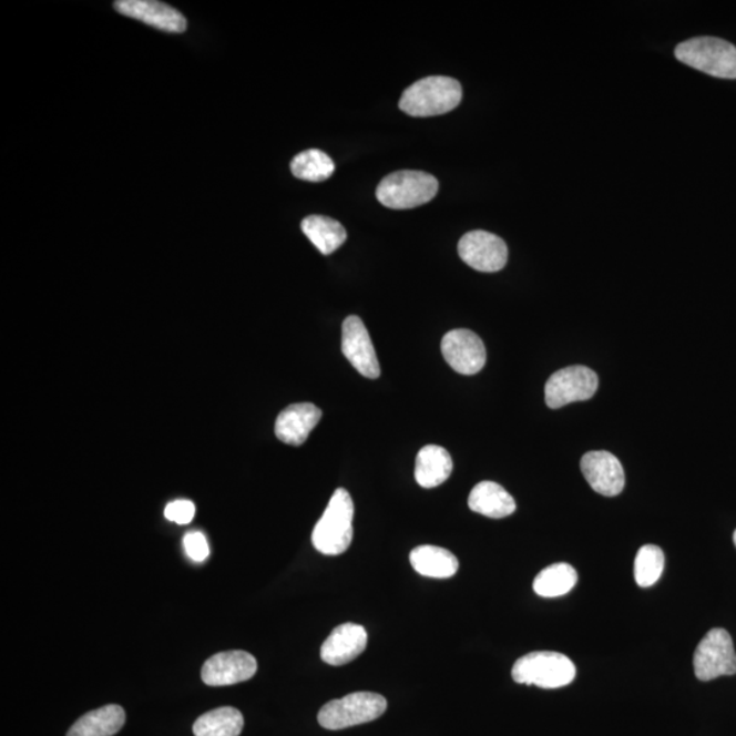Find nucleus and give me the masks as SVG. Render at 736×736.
<instances>
[{
  "label": "nucleus",
  "mask_w": 736,
  "mask_h": 736,
  "mask_svg": "<svg viewBox=\"0 0 736 736\" xmlns=\"http://www.w3.org/2000/svg\"><path fill=\"white\" fill-rule=\"evenodd\" d=\"M599 388L597 374L585 366H570L552 374L545 384V402L551 409L586 401Z\"/></svg>",
  "instance_id": "obj_8"
},
{
  "label": "nucleus",
  "mask_w": 736,
  "mask_h": 736,
  "mask_svg": "<svg viewBox=\"0 0 736 736\" xmlns=\"http://www.w3.org/2000/svg\"><path fill=\"white\" fill-rule=\"evenodd\" d=\"M664 552L655 544L643 545L634 561V579L641 587L655 585L664 570Z\"/></svg>",
  "instance_id": "obj_25"
},
{
  "label": "nucleus",
  "mask_w": 736,
  "mask_h": 736,
  "mask_svg": "<svg viewBox=\"0 0 736 736\" xmlns=\"http://www.w3.org/2000/svg\"><path fill=\"white\" fill-rule=\"evenodd\" d=\"M459 254L472 269L484 273L502 270L509 257L507 243L485 231H472L462 236Z\"/></svg>",
  "instance_id": "obj_9"
},
{
  "label": "nucleus",
  "mask_w": 736,
  "mask_h": 736,
  "mask_svg": "<svg viewBox=\"0 0 736 736\" xmlns=\"http://www.w3.org/2000/svg\"><path fill=\"white\" fill-rule=\"evenodd\" d=\"M164 514L165 519L176 522V524L186 525L194 519L195 507L192 501H175L167 504Z\"/></svg>",
  "instance_id": "obj_27"
},
{
  "label": "nucleus",
  "mask_w": 736,
  "mask_h": 736,
  "mask_svg": "<svg viewBox=\"0 0 736 736\" xmlns=\"http://www.w3.org/2000/svg\"><path fill=\"white\" fill-rule=\"evenodd\" d=\"M303 233L316 246L319 253L330 255L347 241V231L335 218L313 215L301 222Z\"/></svg>",
  "instance_id": "obj_21"
},
{
  "label": "nucleus",
  "mask_w": 736,
  "mask_h": 736,
  "mask_svg": "<svg viewBox=\"0 0 736 736\" xmlns=\"http://www.w3.org/2000/svg\"><path fill=\"white\" fill-rule=\"evenodd\" d=\"M341 351L361 376L370 379L381 376V367L371 337L359 317L349 316L344 320Z\"/></svg>",
  "instance_id": "obj_11"
},
{
  "label": "nucleus",
  "mask_w": 736,
  "mask_h": 736,
  "mask_svg": "<svg viewBox=\"0 0 736 736\" xmlns=\"http://www.w3.org/2000/svg\"><path fill=\"white\" fill-rule=\"evenodd\" d=\"M409 561L417 572L425 577L450 579L459 570V560L453 552L437 545H419L411 551Z\"/></svg>",
  "instance_id": "obj_20"
},
{
  "label": "nucleus",
  "mask_w": 736,
  "mask_h": 736,
  "mask_svg": "<svg viewBox=\"0 0 736 736\" xmlns=\"http://www.w3.org/2000/svg\"><path fill=\"white\" fill-rule=\"evenodd\" d=\"M367 641L368 634L364 626L358 623H344L325 640L320 658L329 666H344L365 652Z\"/></svg>",
  "instance_id": "obj_15"
},
{
  "label": "nucleus",
  "mask_w": 736,
  "mask_h": 736,
  "mask_svg": "<svg viewBox=\"0 0 736 736\" xmlns=\"http://www.w3.org/2000/svg\"><path fill=\"white\" fill-rule=\"evenodd\" d=\"M245 726L241 711L233 706L206 712L194 723L195 736H239Z\"/></svg>",
  "instance_id": "obj_22"
},
{
  "label": "nucleus",
  "mask_w": 736,
  "mask_h": 736,
  "mask_svg": "<svg viewBox=\"0 0 736 736\" xmlns=\"http://www.w3.org/2000/svg\"><path fill=\"white\" fill-rule=\"evenodd\" d=\"M694 673L708 682L736 674V652L732 636L724 628H712L694 652Z\"/></svg>",
  "instance_id": "obj_7"
},
{
  "label": "nucleus",
  "mask_w": 736,
  "mask_h": 736,
  "mask_svg": "<svg viewBox=\"0 0 736 736\" xmlns=\"http://www.w3.org/2000/svg\"><path fill=\"white\" fill-rule=\"evenodd\" d=\"M442 355L448 365L462 376H474L483 370L487 360L485 347L478 335L468 329H456L444 335Z\"/></svg>",
  "instance_id": "obj_10"
},
{
  "label": "nucleus",
  "mask_w": 736,
  "mask_h": 736,
  "mask_svg": "<svg viewBox=\"0 0 736 736\" xmlns=\"http://www.w3.org/2000/svg\"><path fill=\"white\" fill-rule=\"evenodd\" d=\"M734 543L736 545V531L734 532Z\"/></svg>",
  "instance_id": "obj_28"
},
{
  "label": "nucleus",
  "mask_w": 736,
  "mask_h": 736,
  "mask_svg": "<svg viewBox=\"0 0 736 736\" xmlns=\"http://www.w3.org/2000/svg\"><path fill=\"white\" fill-rule=\"evenodd\" d=\"M184 550L194 562H204L211 554L209 544L204 533L190 532L183 539Z\"/></svg>",
  "instance_id": "obj_26"
},
{
  "label": "nucleus",
  "mask_w": 736,
  "mask_h": 736,
  "mask_svg": "<svg viewBox=\"0 0 736 736\" xmlns=\"http://www.w3.org/2000/svg\"><path fill=\"white\" fill-rule=\"evenodd\" d=\"M572 661L558 652H531L514 663L512 676L521 685L542 688H560L572 684L575 678Z\"/></svg>",
  "instance_id": "obj_5"
},
{
  "label": "nucleus",
  "mask_w": 736,
  "mask_h": 736,
  "mask_svg": "<svg viewBox=\"0 0 736 736\" xmlns=\"http://www.w3.org/2000/svg\"><path fill=\"white\" fill-rule=\"evenodd\" d=\"M453 472V460L447 449L427 444L420 450L415 466V479L423 489H435L447 482Z\"/></svg>",
  "instance_id": "obj_17"
},
{
  "label": "nucleus",
  "mask_w": 736,
  "mask_h": 736,
  "mask_svg": "<svg viewBox=\"0 0 736 736\" xmlns=\"http://www.w3.org/2000/svg\"><path fill=\"white\" fill-rule=\"evenodd\" d=\"M386 708L388 702L381 694L352 693L324 705L318 714V723L326 729L337 732L377 720L385 714Z\"/></svg>",
  "instance_id": "obj_6"
},
{
  "label": "nucleus",
  "mask_w": 736,
  "mask_h": 736,
  "mask_svg": "<svg viewBox=\"0 0 736 736\" xmlns=\"http://www.w3.org/2000/svg\"><path fill=\"white\" fill-rule=\"evenodd\" d=\"M323 411L311 402L294 403L278 415L275 426L276 437L283 443L300 447L316 429Z\"/></svg>",
  "instance_id": "obj_16"
},
{
  "label": "nucleus",
  "mask_w": 736,
  "mask_h": 736,
  "mask_svg": "<svg viewBox=\"0 0 736 736\" xmlns=\"http://www.w3.org/2000/svg\"><path fill=\"white\" fill-rule=\"evenodd\" d=\"M462 88L450 76H427L402 93L400 110L415 117L448 114L459 106Z\"/></svg>",
  "instance_id": "obj_2"
},
{
  "label": "nucleus",
  "mask_w": 736,
  "mask_h": 736,
  "mask_svg": "<svg viewBox=\"0 0 736 736\" xmlns=\"http://www.w3.org/2000/svg\"><path fill=\"white\" fill-rule=\"evenodd\" d=\"M355 507L351 494L338 489L313 531V544L320 554L340 555L349 549L354 538Z\"/></svg>",
  "instance_id": "obj_1"
},
{
  "label": "nucleus",
  "mask_w": 736,
  "mask_h": 736,
  "mask_svg": "<svg viewBox=\"0 0 736 736\" xmlns=\"http://www.w3.org/2000/svg\"><path fill=\"white\" fill-rule=\"evenodd\" d=\"M579 575L569 563H554L545 568L533 581V591L542 597H560L566 595L577 584Z\"/></svg>",
  "instance_id": "obj_23"
},
{
  "label": "nucleus",
  "mask_w": 736,
  "mask_h": 736,
  "mask_svg": "<svg viewBox=\"0 0 736 736\" xmlns=\"http://www.w3.org/2000/svg\"><path fill=\"white\" fill-rule=\"evenodd\" d=\"M119 13L134 18L160 31L170 33H183L186 31L187 22L180 11L163 2L154 0H119L115 2Z\"/></svg>",
  "instance_id": "obj_14"
},
{
  "label": "nucleus",
  "mask_w": 736,
  "mask_h": 736,
  "mask_svg": "<svg viewBox=\"0 0 736 736\" xmlns=\"http://www.w3.org/2000/svg\"><path fill=\"white\" fill-rule=\"evenodd\" d=\"M126 722L122 706L105 705L103 708L88 712L69 729L68 736H114Z\"/></svg>",
  "instance_id": "obj_19"
},
{
  "label": "nucleus",
  "mask_w": 736,
  "mask_h": 736,
  "mask_svg": "<svg viewBox=\"0 0 736 736\" xmlns=\"http://www.w3.org/2000/svg\"><path fill=\"white\" fill-rule=\"evenodd\" d=\"M581 471L593 490L604 497L620 495L625 487L621 461L609 452H590L581 460Z\"/></svg>",
  "instance_id": "obj_13"
},
{
  "label": "nucleus",
  "mask_w": 736,
  "mask_h": 736,
  "mask_svg": "<svg viewBox=\"0 0 736 736\" xmlns=\"http://www.w3.org/2000/svg\"><path fill=\"white\" fill-rule=\"evenodd\" d=\"M679 62L716 79L736 80V47L717 38H694L675 49Z\"/></svg>",
  "instance_id": "obj_3"
},
{
  "label": "nucleus",
  "mask_w": 736,
  "mask_h": 736,
  "mask_svg": "<svg viewBox=\"0 0 736 736\" xmlns=\"http://www.w3.org/2000/svg\"><path fill=\"white\" fill-rule=\"evenodd\" d=\"M257 669V661L251 653L228 651L212 656L202 667L201 676L207 686H231L252 679Z\"/></svg>",
  "instance_id": "obj_12"
},
{
  "label": "nucleus",
  "mask_w": 736,
  "mask_h": 736,
  "mask_svg": "<svg viewBox=\"0 0 736 736\" xmlns=\"http://www.w3.org/2000/svg\"><path fill=\"white\" fill-rule=\"evenodd\" d=\"M438 188V181L427 172L399 171L379 183L377 198L389 209H413L435 198Z\"/></svg>",
  "instance_id": "obj_4"
},
{
  "label": "nucleus",
  "mask_w": 736,
  "mask_h": 736,
  "mask_svg": "<svg viewBox=\"0 0 736 736\" xmlns=\"http://www.w3.org/2000/svg\"><path fill=\"white\" fill-rule=\"evenodd\" d=\"M468 507L474 513L490 519H504L515 512V502L502 485L482 482L473 487L468 498Z\"/></svg>",
  "instance_id": "obj_18"
},
{
  "label": "nucleus",
  "mask_w": 736,
  "mask_h": 736,
  "mask_svg": "<svg viewBox=\"0 0 736 736\" xmlns=\"http://www.w3.org/2000/svg\"><path fill=\"white\" fill-rule=\"evenodd\" d=\"M336 165L328 154L319 150L301 152L290 163V171L298 180L324 182L334 175Z\"/></svg>",
  "instance_id": "obj_24"
}]
</instances>
